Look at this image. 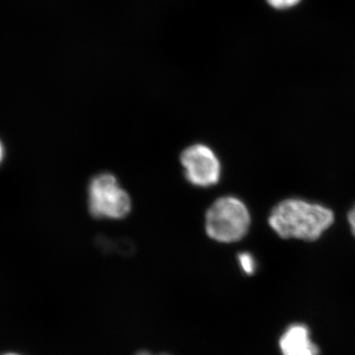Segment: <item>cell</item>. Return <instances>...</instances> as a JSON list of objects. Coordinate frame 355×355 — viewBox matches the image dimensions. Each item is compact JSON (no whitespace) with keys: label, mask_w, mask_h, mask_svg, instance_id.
<instances>
[{"label":"cell","mask_w":355,"mask_h":355,"mask_svg":"<svg viewBox=\"0 0 355 355\" xmlns=\"http://www.w3.org/2000/svg\"><path fill=\"white\" fill-rule=\"evenodd\" d=\"M335 220L331 209L321 205L289 198L272 209L268 223L284 239L315 241Z\"/></svg>","instance_id":"cell-1"},{"label":"cell","mask_w":355,"mask_h":355,"mask_svg":"<svg viewBox=\"0 0 355 355\" xmlns=\"http://www.w3.org/2000/svg\"><path fill=\"white\" fill-rule=\"evenodd\" d=\"M251 225V216L239 198H218L205 216V229L211 239L219 243H235L246 236Z\"/></svg>","instance_id":"cell-2"},{"label":"cell","mask_w":355,"mask_h":355,"mask_svg":"<svg viewBox=\"0 0 355 355\" xmlns=\"http://www.w3.org/2000/svg\"><path fill=\"white\" fill-rule=\"evenodd\" d=\"M88 207L95 218L121 219L130 214L132 200L113 174L102 173L89 184Z\"/></svg>","instance_id":"cell-3"},{"label":"cell","mask_w":355,"mask_h":355,"mask_svg":"<svg viewBox=\"0 0 355 355\" xmlns=\"http://www.w3.org/2000/svg\"><path fill=\"white\" fill-rule=\"evenodd\" d=\"M184 176L193 186L207 188L218 183L221 164L211 148L205 144H193L181 154Z\"/></svg>","instance_id":"cell-4"},{"label":"cell","mask_w":355,"mask_h":355,"mask_svg":"<svg viewBox=\"0 0 355 355\" xmlns=\"http://www.w3.org/2000/svg\"><path fill=\"white\" fill-rule=\"evenodd\" d=\"M282 355H319V349L310 336L309 329L302 324H291L279 340Z\"/></svg>","instance_id":"cell-5"},{"label":"cell","mask_w":355,"mask_h":355,"mask_svg":"<svg viewBox=\"0 0 355 355\" xmlns=\"http://www.w3.org/2000/svg\"><path fill=\"white\" fill-rule=\"evenodd\" d=\"M238 259H239L240 266L245 273L253 275L256 270V261H254V257L249 253H242L238 256Z\"/></svg>","instance_id":"cell-6"},{"label":"cell","mask_w":355,"mask_h":355,"mask_svg":"<svg viewBox=\"0 0 355 355\" xmlns=\"http://www.w3.org/2000/svg\"><path fill=\"white\" fill-rule=\"evenodd\" d=\"M275 9H287L297 6L301 0H266Z\"/></svg>","instance_id":"cell-7"},{"label":"cell","mask_w":355,"mask_h":355,"mask_svg":"<svg viewBox=\"0 0 355 355\" xmlns=\"http://www.w3.org/2000/svg\"><path fill=\"white\" fill-rule=\"evenodd\" d=\"M349 221L350 228H352V233H354V235L355 236V207L349 211Z\"/></svg>","instance_id":"cell-8"},{"label":"cell","mask_w":355,"mask_h":355,"mask_svg":"<svg viewBox=\"0 0 355 355\" xmlns=\"http://www.w3.org/2000/svg\"><path fill=\"white\" fill-rule=\"evenodd\" d=\"M4 157H6V148H4L3 144L0 140V165L3 162Z\"/></svg>","instance_id":"cell-9"},{"label":"cell","mask_w":355,"mask_h":355,"mask_svg":"<svg viewBox=\"0 0 355 355\" xmlns=\"http://www.w3.org/2000/svg\"><path fill=\"white\" fill-rule=\"evenodd\" d=\"M135 355H168V354H150V352H139V354H135Z\"/></svg>","instance_id":"cell-10"},{"label":"cell","mask_w":355,"mask_h":355,"mask_svg":"<svg viewBox=\"0 0 355 355\" xmlns=\"http://www.w3.org/2000/svg\"><path fill=\"white\" fill-rule=\"evenodd\" d=\"M2 355H21V354H2Z\"/></svg>","instance_id":"cell-11"}]
</instances>
